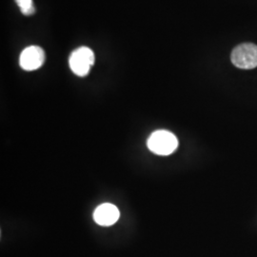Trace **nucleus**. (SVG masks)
Returning <instances> with one entry per match:
<instances>
[{
    "instance_id": "nucleus-3",
    "label": "nucleus",
    "mask_w": 257,
    "mask_h": 257,
    "mask_svg": "<svg viewBox=\"0 0 257 257\" xmlns=\"http://www.w3.org/2000/svg\"><path fill=\"white\" fill-rule=\"evenodd\" d=\"M232 64L239 69L250 70L257 67V46L244 43L235 47L230 55Z\"/></svg>"
},
{
    "instance_id": "nucleus-2",
    "label": "nucleus",
    "mask_w": 257,
    "mask_h": 257,
    "mask_svg": "<svg viewBox=\"0 0 257 257\" xmlns=\"http://www.w3.org/2000/svg\"><path fill=\"white\" fill-rule=\"evenodd\" d=\"M94 61V54L88 47H80L74 50L69 58L70 68L77 76H86L89 74Z\"/></svg>"
},
{
    "instance_id": "nucleus-5",
    "label": "nucleus",
    "mask_w": 257,
    "mask_h": 257,
    "mask_svg": "<svg viewBox=\"0 0 257 257\" xmlns=\"http://www.w3.org/2000/svg\"><path fill=\"white\" fill-rule=\"evenodd\" d=\"M120 212L117 207L110 203H104L98 206L93 212L94 221L104 227H109L113 225L119 219Z\"/></svg>"
},
{
    "instance_id": "nucleus-4",
    "label": "nucleus",
    "mask_w": 257,
    "mask_h": 257,
    "mask_svg": "<svg viewBox=\"0 0 257 257\" xmlns=\"http://www.w3.org/2000/svg\"><path fill=\"white\" fill-rule=\"evenodd\" d=\"M45 62V53L42 48L38 46H29L22 51L19 56L20 67L28 71H36Z\"/></svg>"
},
{
    "instance_id": "nucleus-1",
    "label": "nucleus",
    "mask_w": 257,
    "mask_h": 257,
    "mask_svg": "<svg viewBox=\"0 0 257 257\" xmlns=\"http://www.w3.org/2000/svg\"><path fill=\"white\" fill-rule=\"evenodd\" d=\"M148 148L158 156H169L178 147V140L175 135L169 131H156L148 139Z\"/></svg>"
},
{
    "instance_id": "nucleus-6",
    "label": "nucleus",
    "mask_w": 257,
    "mask_h": 257,
    "mask_svg": "<svg viewBox=\"0 0 257 257\" xmlns=\"http://www.w3.org/2000/svg\"><path fill=\"white\" fill-rule=\"evenodd\" d=\"M15 1L24 16H32L36 13V8L33 0H15Z\"/></svg>"
}]
</instances>
